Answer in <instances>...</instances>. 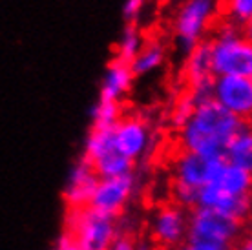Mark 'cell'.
Instances as JSON below:
<instances>
[{
	"instance_id": "obj_19",
	"label": "cell",
	"mask_w": 252,
	"mask_h": 250,
	"mask_svg": "<svg viewBox=\"0 0 252 250\" xmlns=\"http://www.w3.org/2000/svg\"><path fill=\"white\" fill-rule=\"evenodd\" d=\"M90 115H92V121H94V128H114L123 117L119 102L102 99L97 100V104L92 108Z\"/></svg>"
},
{
	"instance_id": "obj_2",
	"label": "cell",
	"mask_w": 252,
	"mask_h": 250,
	"mask_svg": "<svg viewBox=\"0 0 252 250\" xmlns=\"http://www.w3.org/2000/svg\"><path fill=\"white\" fill-rule=\"evenodd\" d=\"M208 42L212 51L214 77H252V44L243 37L241 26L230 20L221 22Z\"/></svg>"
},
{
	"instance_id": "obj_26",
	"label": "cell",
	"mask_w": 252,
	"mask_h": 250,
	"mask_svg": "<svg viewBox=\"0 0 252 250\" xmlns=\"http://www.w3.org/2000/svg\"><path fill=\"white\" fill-rule=\"evenodd\" d=\"M179 250H230V249H223V247H216V245H205V243H192V241H187L179 247Z\"/></svg>"
},
{
	"instance_id": "obj_29",
	"label": "cell",
	"mask_w": 252,
	"mask_h": 250,
	"mask_svg": "<svg viewBox=\"0 0 252 250\" xmlns=\"http://www.w3.org/2000/svg\"><path fill=\"white\" fill-rule=\"evenodd\" d=\"M251 199H252V195H251ZM249 225H251V228H252V205H251V221H249Z\"/></svg>"
},
{
	"instance_id": "obj_5",
	"label": "cell",
	"mask_w": 252,
	"mask_h": 250,
	"mask_svg": "<svg viewBox=\"0 0 252 250\" xmlns=\"http://www.w3.org/2000/svg\"><path fill=\"white\" fill-rule=\"evenodd\" d=\"M247 225L238 223L223 214L210 208H194L189 218V234L187 239L192 243L216 245L230 249L245 234Z\"/></svg>"
},
{
	"instance_id": "obj_20",
	"label": "cell",
	"mask_w": 252,
	"mask_h": 250,
	"mask_svg": "<svg viewBox=\"0 0 252 250\" xmlns=\"http://www.w3.org/2000/svg\"><path fill=\"white\" fill-rule=\"evenodd\" d=\"M195 106H197V104H195L194 97H192L189 92H185V94L176 100L174 108H172V113H170L172 126L177 128V130H181V128L190 121V117L194 115Z\"/></svg>"
},
{
	"instance_id": "obj_3",
	"label": "cell",
	"mask_w": 252,
	"mask_h": 250,
	"mask_svg": "<svg viewBox=\"0 0 252 250\" xmlns=\"http://www.w3.org/2000/svg\"><path fill=\"white\" fill-rule=\"evenodd\" d=\"M115 219L90 207L68 208L64 232L81 250H110L119 236Z\"/></svg>"
},
{
	"instance_id": "obj_6",
	"label": "cell",
	"mask_w": 252,
	"mask_h": 250,
	"mask_svg": "<svg viewBox=\"0 0 252 250\" xmlns=\"http://www.w3.org/2000/svg\"><path fill=\"white\" fill-rule=\"evenodd\" d=\"M212 99L238 119L247 121L252 115V79L238 75L214 77Z\"/></svg>"
},
{
	"instance_id": "obj_13",
	"label": "cell",
	"mask_w": 252,
	"mask_h": 250,
	"mask_svg": "<svg viewBox=\"0 0 252 250\" xmlns=\"http://www.w3.org/2000/svg\"><path fill=\"white\" fill-rule=\"evenodd\" d=\"M208 185H212L223 195H234V197L252 195V175L227 161Z\"/></svg>"
},
{
	"instance_id": "obj_15",
	"label": "cell",
	"mask_w": 252,
	"mask_h": 250,
	"mask_svg": "<svg viewBox=\"0 0 252 250\" xmlns=\"http://www.w3.org/2000/svg\"><path fill=\"white\" fill-rule=\"evenodd\" d=\"M95 172L99 179H106V177H119L133 172V161L126 159L115 146L106 148L101 152L99 156H95L92 161H86Z\"/></svg>"
},
{
	"instance_id": "obj_9",
	"label": "cell",
	"mask_w": 252,
	"mask_h": 250,
	"mask_svg": "<svg viewBox=\"0 0 252 250\" xmlns=\"http://www.w3.org/2000/svg\"><path fill=\"white\" fill-rule=\"evenodd\" d=\"M189 234V219L185 208L176 203L161 205L152 221V236L164 249H176L183 245Z\"/></svg>"
},
{
	"instance_id": "obj_21",
	"label": "cell",
	"mask_w": 252,
	"mask_h": 250,
	"mask_svg": "<svg viewBox=\"0 0 252 250\" xmlns=\"http://www.w3.org/2000/svg\"><path fill=\"white\" fill-rule=\"evenodd\" d=\"M225 11L230 22L243 26L252 19V0H225Z\"/></svg>"
},
{
	"instance_id": "obj_12",
	"label": "cell",
	"mask_w": 252,
	"mask_h": 250,
	"mask_svg": "<svg viewBox=\"0 0 252 250\" xmlns=\"http://www.w3.org/2000/svg\"><path fill=\"white\" fill-rule=\"evenodd\" d=\"M133 82V73L130 69V64H125L115 59L114 62H110V66L104 71L101 84V97L102 100H114L119 102L125 97Z\"/></svg>"
},
{
	"instance_id": "obj_11",
	"label": "cell",
	"mask_w": 252,
	"mask_h": 250,
	"mask_svg": "<svg viewBox=\"0 0 252 250\" xmlns=\"http://www.w3.org/2000/svg\"><path fill=\"white\" fill-rule=\"evenodd\" d=\"M99 177L95 175V172L92 170L84 159H79L75 163V166L71 168L68 177V183L64 187V203L68 208H82L88 207L92 194H94L95 187H97Z\"/></svg>"
},
{
	"instance_id": "obj_23",
	"label": "cell",
	"mask_w": 252,
	"mask_h": 250,
	"mask_svg": "<svg viewBox=\"0 0 252 250\" xmlns=\"http://www.w3.org/2000/svg\"><path fill=\"white\" fill-rule=\"evenodd\" d=\"M110 250H135V243L128 234H119Z\"/></svg>"
},
{
	"instance_id": "obj_24",
	"label": "cell",
	"mask_w": 252,
	"mask_h": 250,
	"mask_svg": "<svg viewBox=\"0 0 252 250\" xmlns=\"http://www.w3.org/2000/svg\"><path fill=\"white\" fill-rule=\"evenodd\" d=\"M230 250H252V228L251 232L245 230V234L230 247Z\"/></svg>"
},
{
	"instance_id": "obj_25",
	"label": "cell",
	"mask_w": 252,
	"mask_h": 250,
	"mask_svg": "<svg viewBox=\"0 0 252 250\" xmlns=\"http://www.w3.org/2000/svg\"><path fill=\"white\" fill-rule=\"evenodd\" d=\"M53 250H81V249H79L75 241H73V239L69 238L68 234L64 232L63 236L59 238L57 245H55V249H53Z\"/></svg>"
},
{
	"instance_id": "obj_1",
	"label": "cell",
	"mask_w": 252,
	"mask_h": 250,
	"mask_svg": "<svg viewBox=\"0 0 252 250\" xmlns=\"http://www.w3.org/2000/svg\"><path fill=\"white\" fill-rule=\"evenodd\" d=\"M245 125L214 99L207 100L195 106L194 115L179 130V144L183 152L207 159H225L227 146Z\"/></svg>"
},
{
	"instance_id": "obj_18",
	"label": "cell",
	"mask_w": 252,
	"mask_h": 250,
	"mask_svg": "<svg viewBox=\"0 0 252 250\" xmlns=\"http://www.w3.org/2000/svg\"><path fill=\"white\" fill-rule=\"evenodd\" d=\"M145 46V38L141 35L137 28L133 24H128L125 28V31L121 35L119 46H117V61L125 64H130L139 55V51Z\"/></svg>"
},
{
	"instance_id": "obj_27",
	"label": "cell",
	"mask_w": 252,
	"mask_h": 250,
	"mask_svg": "<svg viewBox=\"0 0 252 250\" xmlns=\"http://www.w3.org/2000/svg\"><path fill=\"white\" fill-rule=\"evenodd\" d=\"M241 33H243V37H245L247 40L252 44V19L241 26Z\"/></svg>"
},
{
	"instance_id": "obj_17",
	"label": "cell",
	"mask_w": 252,
	"mask_h": 250,
	"mask_svg": "<svg viewBox=\"0 0 252 250\" xmlns=\"http://www.w3.org/2000/svg\"><path fill=\"white\" fill-rule=\"evenodd\" d=\"M164 61H166V48L163 46V42L150 40V42H145L139 55L130 62V69H132L133 77L148 75V73L161 68Z\"/></svg>"
},
{
	"instance_id": "obj_14",
	"label": "cell",
	"mask_w": 252,
	"mask_h": 250,
	"mask_svg": "<svg viewBox=\"0 0 252 250\" xmlns=\"http://www.w3.org/2000/svg\"><path fill=\"white\" fill-rule=\"evenodd\" d=\"M185 79L190 84H195L205 79H212V51H210V42L207 38L195 46L194 50L187 53V62H185Z\"/></svg>"
},
{
	"instance_id": "obj_28",
	"label": "cell",
	"mask_w": 252,
	"mask_h": 250,
	"mask_svg": "<svg viewBox=\"0 0 252 250\" xmlns=\"http://www.w3.org/2000/svg\"><path fill=\"white\" fill-rule=\"evenodd\" d=\"M245 123H247V126H249V128H251V130H252V115H251V117H249V119L245 121Z\"/></svg>"
},
{
	"instance_id": "obj_7",
	"label": "cell",
	"mask_w": 252,
	"mask_h": 250,
	"mask_svg": "<svg viewBox=\"0 0 252 250\" xmlns=\"http://www.w3.org/2000/svg\"><path fill=\"white\" fill-rule=\"evenodd\" d=\"M133 188H135V175H133V172L126 175H119V177L99 179L88 207L104 214V216L117 218L125 210L126 203L132 197Z\"/></svg>"
},
{
	"instance_id": "obj_30",
	"label": "cell",
	"mask_w": 252,
	"mask_h": 250,
	"mask_svg": "<svg viewBox=\"0 0 252 250\" xmlns=\"http://www.w3.org/2000/svg\"><path fill=\"white\" fill-rule=\"evenodd\" d=\"M251 79H252V77H251Z\"/></svg>"
},
{
	"instance_id": "obj_22",
	"label": "cell",
	"mask_w": 252,
	"mask_h": 250,
	"mask_svg": "<svg viewBox=\"0 0 252 250\" xmlns=\"http://www.w3.org/2000/svg\"><path fill=\"white\" fill-rule=\"evenodd\" d=\"M143 7H145V0H126L123 6V17L128 20V24H132L133 20L137 19Z\"/></svg>"
},
{
	"instance_id": "obj_16",
	"label": "cell",
	"mask_w": 252,
	"mask_h": 250,
	"mask_svg": "<svg viewBox=\"0 0 252 250\" xmlns=\"http://www.w3.org/2000/svg\"><path fill=\"white\" fill-rule=\"evenodd\" d=\"M225 161L252 175V130L247 125L227 146Z\"/></svg>"
},
{
	"instance_id": "obj_8",
	"label": "cell",
	"mask_w": 252,
	"mask_h": 250,
	"mask_svg": "<svg viewBox=\"0 0 252 250\" xmlns=\"http://www.w3.org/2000/svg\"><path fill=\"white\" fill-rule=\"evenodd\" d=\"M225 159H207L192 152H179L174 161V183L199 190L214 179Z\"/></svg>"
},
{
	"instance_id": "obj_4",
	"label": "cell",
	"mask_w": 252,
	"mask_h": 250,
	"mask_svg": "<svg viewBox=\"0 0 252 250\" xmlns=\"http://www.w3.org/2000/svg\"><path fill=\"white\" fill-rule=\"evenodd\" d=\"M220 11V0H185L174 19V35L177 48L189 53L205 40L208 28Z\"/></svg>"
},
{
	"instance_id": "obj_10",
	"label": "cell",
	"mask_w": 252,
	"mask_h": 250,
	"mask_svg": "<svg viewBox=\"0 0 252 250\" xmlns=\"http://www.w3.org/2000/svg\"><path fill=\"white\" fill-rule=\"evenodd\" d=\"M114 143L126 159L135 163L139 157L145 156L152 143L150 128L139 117H121L114 126Z\"/></svg>"
}]
</instances>
